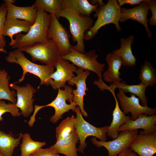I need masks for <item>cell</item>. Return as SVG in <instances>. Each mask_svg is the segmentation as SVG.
I'll use <instances>...</instances> for the list:
<instances>
[{"mask_svg":"<svg viewBox=\"0 0 156 156\" xmlns=\"http://www.w3.org/2000/svg\"><path fill=\"white\" fill-rule=\"evenodd\" d=\"M6 61L11 63L19 64L23 70V74L18 82L14 84L19 83L25 79L26 73H29L38 77L40 80L39 86L49 85L52 80L50 78L54 72V67L47 65H42L34 63L29 60L24 54L18 49L10 51L5 57Z\"/></svg>","mask_w":156,"mask_h":156,"instance_id":"cell-1","label":"cell"},{"mask_svg":"<svg viewBox=\"0 0 156 156\" xmlns=\"http://www.w3.org/2000/svg\"><path fill=\"white\" fill-rule=\"evenodd\" d=\"M51 14L41 10H37L36 20L26 34H16L15 44L13 48L17 49L27 47L35 43L44 42L48 39L47 34L49 26Z\"/></svg>","mask_w":156,"mask_h":156,"instance_id":"cell-2","label":"cell"},{"mask_svg":"<svg viewBox=\"0 0 156 156\" xmlns=\"http://www.w3.org/2000/svg\"><path fill=\"white\" fill-rule=\"evenodd\" d=\"M119 6L117 0H109L104 5L99 6L94 15L97 18L92 27L85 33L84 40H91L98 33V30L105 25L113 23L118 31L121 30L119 24L120 17Z\"/></svg>","mask_w":156,"mask_h":156,"instance_id":"cell-3","label":"cell"},{"mask_svg":"<svg viewBox=\"0 0 156 156\" xmlns=\"http://www.w3.org/2000/svg\"><path fill=\"white\" fill-rule=\"evenodd\" d=\"M59 19L61 17L66 18L69 23L70 32L73 41L77 42L73 46L81 52L85 51L83 40L85 33L93 26L94 21L90 16L77 14L67 10H62L55 16Z\"/></svg>","mask_w":156,"mask_h":156,"instance_id":"cell-4","label":"cell"},{"mask_svg":"<svg viewBox=\"0 0 156 156\" xmlns=\"http://www.w3.org/2000/svg\"><path fill=\"white\" fill-rule=\"evenodd\" d=\"M18 49L29 54L33 62L38 61L54 67L61 58L57 45L51 39Z\"/></svg>","mask_w":156,"mask_h":156,"instance_id":"cell-5","label":"cell"},{"mask_svg":"<svg viewBox=\"0 0 156 156\" xmlns=\"http://www.w3.org/2000/svg\"><path fill=\"white\" fill-rule=\"evenodd\" d=\"M76 114L75 118L76 132L78 135L80 145L77 151L83 153L87 143L85 142L88 136H93L101 141H107L106 134L109 126L100 127H96L86 121L83 117L79 107L77 106L74 111Z\"/></svg>","mask_w":156,"mask_h":156,"instance_id":"cell-6","label":"cell"},{"mask_svg":"<svg viewBox=\"0 0 156 156\" xmlns=\"http://www.w3.org/2000/svg\"><path fill=\"white\" fill-rule=\"evenodd\" d=\"M98 57L94 49L88 52H81L75 50L73 46L69 53L60 56L61 59L70 61L84 70L93 71L98 75L99 78L102 79V73L104 71L105 64L99 62Z\"/></svg>","mask_w":156,"mask_h":156,"instance_id":"cell-7","label":"cell"},{"mask_svg":"<svg viewBox=\"0 0 156 156\" xmlns=\"http://www.w3.org/2000/svg\"><path fill=\"white\" fill-rule=\"evenodd\" d=\"M64 88V90L58 89L57 96L54 100L47 105H43V107H51L54 108L55 114L50 118V121L54 123L62 118V116L64 114L68 112L70 110L74 111L77 106L73 101L72 88L66 85Z\"/></svg>","mask_w":156,"mask_h":156,"instance_id":"cell-8","label":"cell"},{"mask_svg":"<svg viewBox=\"0 0 156 156\" xmlns=\"http://www.w3.org/2000/svg\"><path fill=\"white\" fill-rule=\"evenodd\" d=\"M138 134L137 130L121 131L118 136L111 141H98L94 137L91 139L92 143L99 148L103 146L108 152V156H116L124 150L129 148L133 141Z\"/></svg>","mask_w":156,"mask_h":156,"instance_id":"cell-9","label":"cell"},{"mask_svg":"<svg viewBox=\"0 0 156 156\" xmlns=\"http://www.w3.org/2000/svg\"><path fill=\"white\" fill-rule=\"evenodd\" d=\"M51 15L47 38L53 40L56 43L60 56L67 55L70 53L73 47L70 42V35L66 29L60 23L58 19L54 15Z\"/></svg>","mask_w":156,"mask_h":156,"instance_id":"cell-10","label":"cell"},{"mask_svg":"<svg viewBox=\"0 0 156 156\" xmlns=\"http://www.w3.org/2000/svg\"><path fill=\"white\" fill-rule=\"evenodd\" d=\"M130 97L127 96L120 89L116 96L119 100L122 109L125 114H131V118L133 120L137 119L138 115L144 114L148 115H153L156 113V108H152L147 106H143L140 103V99L133 94Z\"/></svg>","mask_w":156,"mask_h":156,"instance_id":"cell-11","label":"cell"},{"mask_svg":"<svg viewBox=\"0 0 156 156\" xmlns=\"http://www.w3.org/2000/svg\"><path fill=\"white\" fill-rule=\"evenodd\" d=\"M9 86L12 89L16 90V105L21 110V114L25 117L29 116L34 110L33 103L35 99L33 97L36 90L29 84L21 87L12 83Z\"/></svg>","mask_w":156,"mask_h":156,"instance_id":"cell-12","label":"cell"},{"mask_svg":"<svg viewBox=\"0 0 156 156\" xmlns=\"http://www.w3.org/2000/svg\"><path fill=\"white\" fill-rule=\"evenodd\" d=\"M149 10L147 0H144L138 6L133 8L127 9L125 8H120V17L119 21L124 22L130 19L139 22L145 27L148 38H151L152 37V33L149 30L148 24L149 21L147 18Z\"/></svg>","mask_w":156,"mask_h":156,"instance_id":"cell-13","label":"cell"},{"mask_svg":"<svg viewBox=\"0 0 156 156\" xmlns=\"http://www.w3.org/2000/svg\"><path fill=\"white\" fill-rule=\"evenodd\" d=\"M84 71L80 68H77L75 72L77 76H73L68 82L71 86L76 85V89L73 90L72 92L73 101L79 107L82 115L88 117V114L84 109L83 97L86 95V91H88L86 87V80L90 72L88 70Z\"/></svg>","mask_w":156,"mask_h":156,"instance_id":"cell-14","label":"cell"},{"mask_svg":"<svg viewBox=\"0 0 156 156\" xmlns=\"http://www.w3.org/2000/svg\"><path fill=\"white\" fill-rule=\"evenodd\" d=\"M54 67L56 70L50 77L52 80L49 85L53 89L56 90L60 88H63L66 82L74 76V73L76 72L77 67L68 61L61 58Z\"/></svg>","mask_w":156,"mask_h":156,"instance_id":"cell-15","label":"cell"},{"mask_svg":"<svg viewBox=\"0 0 156 156\" xmlns=\"http://www.w3.org/2000/svg\"><path fill=\"white\" fill-rule=\"evenodd\" d=\"M94 83L103 92L105 90L115 91L116 89L119 88L125 93L130 92L133 94L137 96L140 100L142 106H147L148 100L145 94L146 87L141 82L137 85H129L122 81L121 82L112 83L109 86H108L104 82L102 79L98 78V80L94 81Z\"/></svg>","mask_w":156,"mask_h":156,"instance_id":"cell-16","label":"cell"},{"mask_svg":"<svg viewBox=\"0 0 156 156\" xmlns=\"http://www.w3.org/2000/svg\"><path fill=\"white\" fill-rule=\"evenodd\" d=\"M156 115H148L144 114H139L137 119L133 120L131 118L126 123L121 126L118 131L126 130H135L139 129H144L140 131L138 134H144L149 133H156Z\"/></svg>","mask_w":156,"mask_h":156,"instance_id":"cell-17","label":"cell"},{"mask_svg":"<svg viewBox=\"0 0 156 156\" xmlns=\"http://www.w3.org/2000/svg\"><path fill=\"white\" fill-rule=\"evenodd\" d=\"M129 148L140 156H153L156 153V133H138Z\"/></svg>","mask_w":156,"mask_h":156,"instance_id":"cell-18","label":"cell"},{"mask_svg":"<svg viewBox=\"0 0 156 156\" xmlns=\"http://www.w3.org/2000/svg\"><path fill=\"white\" fill-rule=\"evenodd\" d=\"M4 4L7 8L6 16L23 20L33 25L37 17V10L33 5L21 7L9 3L5 0Z\"/></svg>","mask_w":156,"mask_h":156,"instance_id":"cell-19","label":"cell"},{"mask_svg":"<svg viewBox=\"0 0 156 156\" xmlns=\"http://www.w3.org/2000/svg\"><path fill=\"white\" fill-rule=\"evenodd\" d=\"M32 25L25 21L6 16L4 25L3 36L10 38L11 41L9 45L12 47L16 43L13 36L22 32L27 33Z\"/></svg>","mask_w":156,"mask_h":156,"instance_id":"cell-20","label":"cell"},{"mask_svg":"<svg viewBox=\"0 0 156 156\" xmlns=\"http://www.w3.org/2000/svg\"><path fill=\"white\" fill-rule=\"evenodd\" d=\"M98 6V3L94 0H92L91 4L87 0H64L62 4V10H68L87 16L95 12Z\"/></svg>","mask_w":156,"mask_h":156,"instance_id":"cell-21","label":"cell"},{"mask_svg":"<svg viewBox=\"0 0 156 156\" xmlns=\"http://www.w3.org/2000/svg\"><path fill=\"white\" fill-rule=\"evenodd\" d=\"M79 140L76 131L68 137L56 141V143L50 147L58 154H62L66 156H78L76 145Z\"/></svg>","mask_w":156,"mask_h":156,"instance_id":"cell-22","label":"cell"},{"mask_svg":"<svg viewBox=\"0 0 156 156\" xmlns=\"http://www.w3.org/2000/svg\"><path fill=\"white\" fill-rule=\"evenodd\" d=\"M112 94L115 101V106L113 111V118L110 125L108 127L107 134V136L115 139L118 135V130L120 127L127 122L131 118L125 115L120 109L117 99L115 94V91H109Z\"/></svg>","mask_w":156,"mask_h":156,"instance_id":"cell-23","label":"cell"},{"mask_svg":"<svg viewBox=\"0 0 156 156\" xmlns=\"http://www.w3.org/2000/svg\"><path fill=\"white\" fill-rule=\"evenodd\" d=\"M105 60L108 66L107 70L103 74L104 80L107 82H120L122 81L119 72L122 65L121 58L112 53H109L106 56Z\"/></svg>","mask_w":156,"mask_h":156,"instance_id":"cell-24","label":"cell"},{"mask_svg":"<svg viewBox=\"0 0 156 156\" xmlns=\"http://www.w3.org/2000/svg\"><path fill=\"white\" fill-rule=\"evenodd\" d=\"M134 36L131 35L126 39L122 38L120 49L113 51L112 53L121 58L122 65L123 66L133 67L136 65L137 60L133 55L131 48Z\"/></svg>","mask_w":156,"mask_h":156,"instance_id":"cell-25","label":"cell"},{"mask_svg":"<svg viewBox=\"0 0 156 156\" xmlns=\"http://www.w3.org/2000/svg\"><path fill=\"white\" fill-rule=\"evenodd\" d=\"M22 137L20 133L18 138H15L11 131L7 134L0 130V155L13 156L14 149L19 144Z\"/></svg>","mask_w":156,"mask_h":156,"instance_id":"cell-26","label":"cell"},{"mask_svg":"<svg viewBox=\"0 0 156 156\" xmlns=\"http://www.w3.org/2000/svg\"><path fill=\"white\" fill-rule=\"evenodd\" d=\"M10 79L7 72L4 69L0 68V100H8L15 104L17 101L16 92L9 88Z\"/></svg>","mask_w":156,"mask_h":156,"instance_id":"cell-27","label":"cell"},{"mask_svg":"<svg viewBox=\"0 0 156 156\" xmlns=\"http://www.w3.org/2000/svg\"><path fill=\"white\" fill-rule=\"evenodd\" d=\"M75 117L72 115L64 120L56 127V141L64 139L76 131Z\"/></svg>","mask_w":156,"mask_h":156,"instance_id":"cell-28","label":"cell"},{"mask_svg":"<svg viewBox=\"0 0 156 156\" xmlns=\"http://www.w3.org/2000/svg\"><path fill=\"white\" fill-rule=\"evenodd\" d=\"M63 0H36L32 5L37 10H41L55 16L61 10Z\"/></svg>","mask_w":156,"mask_h":156,"instance_id":"cell-29","label":"cell"},{"mask_svg":"<svg viewBox=\"0 0 156 156\" xmlns=\"http://www.w3.org/2000/svg\"><path fill=\"white\" fill-rule=\"evenodd\" d=\"M22 142L20 145L21 156H29L37 149L46 144L45 142L33 140L29 134H22Z\"/></svg>","mask_w":156,"mask_h":156,"instance_id":"cell-30","label":"cell"},{"mask_svg":"<svg viewBox=\"0 0 156 156\" xmlns=\"http://www.w3.org/2000/svg\"><path fill=\"white\" fill-rule=\"evenodd\" d=\"M140 72L139 79L146 87L148 86L153 87L156 83V70L150 62L145 60Z\"/></svg>","mask_w":156,"mask_h":156,"instance_id":"cell-31","label":"cell"},{"mask_svg":"<svg viewBox=\"0 0 156 156\" xmlns=\"http://www.w3.org/2000/svg\"><path fill=\"white\" fill-rule=\"evenodd\" d=\"M6 112L10 113L14 117H19L21 115L16 104H7L4 101L0 100V121L3 120L2 116Z\"/></svg>","mask_w":156,"mask_h":156,"instance_id":"cell-32","label":"cell"},{"mask_svg":"<svg viewBox=\"0 0 156 156\" xmlns=\"http://www.w3.org/2000/svg\"><path fill=\"white\" fill-rule=\"evenodd\" d=\"M7 12V8L5 4L0 6V49L3 48L5 46L6 41L3 36L4 25Z\"/></svg>","mask_w":156,"mask_h":156,"instance_id":"cell-33","label":"cell"},{"mask_svg":"<svg viewBox=\"0 0 156 156\" xmlns=\"http://www.w3.org/2000/svg\"><path fill=\"white\" fill-rule=\"evenodd\" d=\"M149 10L151 11L152 15L149 19V25L151 26L156 25V1L147 0Z\"/></svg>","mask_w":156,"mask_h":156,"instance_id":"cell-34","label":"cell"},{"mask_svg":"<svg viewBox=\"0 0 156 156\" xmlns=\"http://www.w3.org/2000/svg\"><path fill=\"white\" fill-rule=\"evenodd\" d=\"M31 156H60L58 154L54 152L49 147L44 149L40 148L31 155Z\"/></svg>","mask_w":156,"mask_h":156,"instance_id":"cell-35","label":"cell"},{"mask_svg":"<svg viewBox=\"0 0 156 156\" xmlns=\"http://www.w3.org/2000/svg\"><path fill=\"white\" fill-rule=\"evenodd\" d=\"M119 6L120 7L121 6L125 4H129L131 5L139 4L141 3L144 1V0H117Z\"/></svg>","mask_w":156,"mask_h":156,"instance_id":"cell-36","label":"cell"},{"mask_svg":"<svg viewBox=\"0 0 156 156\" xmlns=\"http://www.w3.org/2000/svg\"><path fill=\"white\" fill-rule=\"evenodd\" d=\"M34 111L31 117L29 120L28 122V124L30 127H32L34 122L36 121L35 117L38 112L41 109V106L35 105L34 106Z\"/></svg>","mask_w":156,"mask_h":156,"instance_id":"cell-37","label":"cell"},{"mask_svg":"<svg viewBox=\"0 0 156 156\" xmlns=\"http://www.w3.org/2000/svg\"><path fill=\"white\" fill-rule=\"evenodd\" d=\"M118 155V156H138L137 154L130 148L124 150Z\"/></svg>","mask_w":156,"mask_h":156,"instance_id":"cell-38","label":"cell"},{"mask_svg":"<svg viewBox=\"0 0 156 156\" xmlns=\"http://www.w3.org/2000/svg\"><path fill=\"white\" fill-rule=\"evenodd\" d=\"M6 2L14 4L16 2V1L15 0H5Z\"/></svg>","mask_w":156,"mask_h":156,"instance_id":"cell-39","label":"cell"},{"mask_svg":"<svg viewBox=\"0 0 156 156\" xmlns=\"http://www.w3.org/2000/svg\"><path fill=\"white\" fill-rule=\"evenodd\" d=\"M3 50L2 49H0V52H2Z\"/></svg>","mask_w":156,"mask_h":156,"instance_id":"cell-40","label":"cell"},{"mask_svg":"<svg viewBox=\"0 0 156 156\" xmlns=\"http://www.w3.org/2000/svg\"><path fill=\"white\" fill-rule=\"evenodd\" d=\"M31 156L30 155V156Z\"/></svg>","mask_w":156,"mask_h":156,"instance_id":"cell-41","label":"cell"},{"mask_svg":"<svg viewBox=\"0 0 156 156\" xmlns=\"http://www.w3.org/2000/svg\"><path fill=\"white\" fill-rule=\"evenodd\" d=\"M0 156H1V155H0Z\"/></svg>","mask_w":156,"mask_h":156,"instance_id":"cell-42","label":"cell"}]
</instances>
